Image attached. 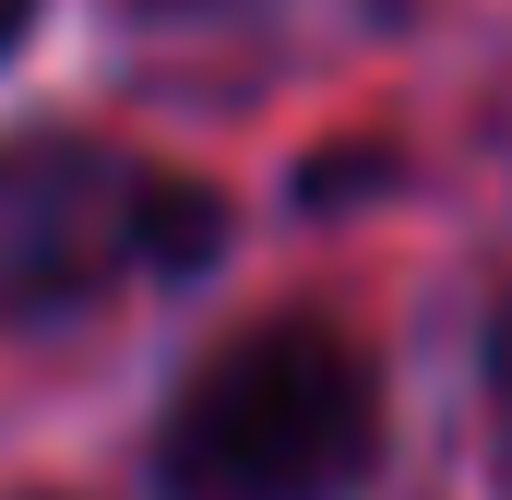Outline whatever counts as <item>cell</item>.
I'll return each mask as SVG.
<instances>
[{"label": "cell", "instance_id": "obj_1", "mask_svg": "<svg viewBox=\"0 0 512 500\" xmlns=\"http://www.w3.org/2000/svg\"><path fill=\"white\" fill-rule=\"evenodd\" d=\"M382 453V381L334 322H251L167 405V500H334Z\"/></svg>", "mask_w": 512, "mask_h": 500}, {"label": "cell", "instance_id": "obj_2", "mask_svg": "<svg viewBox=\"0 0 512 500\" xmlns=\"http://www.w3.org/2000/svg\"><path fill=\"white\" fill-rule=\"evenodd\" d=\"M215 227H227L215 191L143 179L131 155L72 143V131H24L0 143V322H60L120 262L191 274L215 262Z\"/></svg>", "mask_w": 512, "mask_h": 500}, {"label": "cell", "instance_id": "obj_3", "mask_svg": "<svg viewBox=\"0 0 512 500\" xmlns=\"http://www.w3.org/2000/svg\"><path fill=\"white\" fill-rule=\"evenodd\" d=\"M501 429H512V322H501Z\"/></svg>", "mask_w": 512, "mask_h": 500}, {"label": "cell", "instance_id": "obj_4", "mask_svg": "<svg viewBox=\"0 0 512 500\" xmlns=\"http://www.w3.org/2000/svg\"><path fill=\"white\" fill-rule=\"evenodd\" d=\"M24 12H36V0H0V48H12V24H24Z\"/></svg>", "mask_w": 512, "mask_h": 500}]
</instances>
